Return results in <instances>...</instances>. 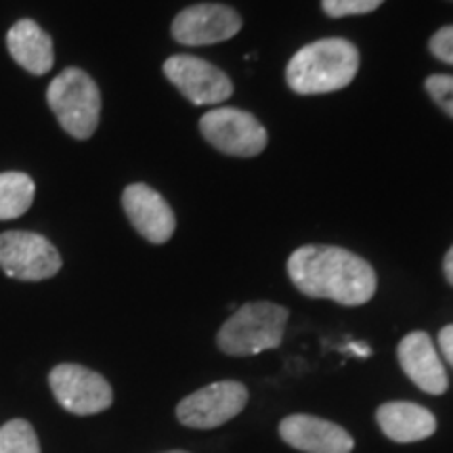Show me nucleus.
Instances as JSON below:
<instances>
[{"label": "nucleus", "instance_id": "1", "mask_svg": "<svg viewBox=\"0 0 453 453\" xmlns=\"http://www.w3.org/2000/svg\"><path fill=\"white\" fill-rule=\"evenodd\" d=\"M288 275L309 298H326L344 307L370 303L378 277L367 260L338 246H300L288 258Z\"/></svg>", "mask_w": 453, "mask_h": 453}, {"label": "nucleus", "instance_id": "2", "mask_svg": "<svg viewBox=\"0 0 453 453\" xmlns=\"http://www.w3.org/2000/svg\"><path fill=\"white\" fill-rule=\"evenodd\" d=\"M359 72V50L344 38L311 42L292 57L286 81L298 95H326L349 87Z\"/></svg>", "mask_w": 453, "mask_h": 453}, {"label": "nucleus", "instance_id": "3", "mask_svg": "<svg viewBox=\"0 0 453 453\" xmlns=\"http://www.w3.org/2000/svg\"><path fill=\"white\" fill-rule=\"evenodd\" d=\"M288 317V309L275 303L243 304L219 330V349L231 357H250L277 349L283 340Z\"/></svg>", "mask_w": 453, "mask_h": 453}, {"label": "nucleus", "instance_id": "4", "mask_svg": "<svg viewBox=\"0 0 453 453\" xmlns=\"http://www.w3.org/2000/svg\"><path fill=\"white\" fill-rule=\"evenodd\" d=\"M47 101L57 122L73 139H90L99 127L101 93L97 82L78 67H67L49 84Z\"/></svg>", "mask_w": 453, "mask_h": 453}, {"label": "nucleus", "instance_id": "5", "mask_svg": "<svg viewBox=\"0 0 453 453\" xmlns=\"http://www.w3.org/2000/svg\"><path fill=\"white\" fill-rule=\"evenodd\" d=\"M202 137L220 154L254 157L267 147V130L252 113L235 107H219L206 111L200 120Z\"/></svg>", "mask_w": 453, "mask_h": 453}, {"label": "nucleus", "instance_id": "6", "mask_svg": "<svg viewBox=\"0 0 453 453\" xmlns=\"http://www.w3.org/2000/svg\"><path fill=\"white\" fill-rule=\"evenodd\" d=\"M0 269L19 281H42L59 273L61 257L44 235L30 231L0 234Z\"/></svg>", "mask_w": 453, "mask_h": 453}, {"label": "nucleus", "instance_id": "7", "mask_svg": "<svg viewBox=\"0 0 453 453\" xmlns=\"http://www.w3.org/2000/svg\"><path fill=\"white\" fill-rule=\"evenodd\" d=\"M49 384L57 403L73 416H95L113 401L110 382L97 372L78 364H61L49 373Z\"/></svg>", "mask_w": 453, "mask_h": 453}, {"label": "nucleus", "instance_id": "8", "mask_svg": "<svg viewBox=\"0 0 453 453\" xmlns=\"http://www.w3.org/2000/svg\"><path fill=\"white\" fill-rule=\"evenodd\" d=\"M246 403L248 390L242 382H214L185 396L177 407V418L183 426L211 430L234 420Z\"/></svg>", "mask_w": 453, "mask_h": 453}, {"label": "nucleus", "instance_id": "9", "mask_svg": "<svg viewBox=\"0 0 453 453\" xmlns=\"http://www.w3.org/2000/svg\"><path fill=\"white\" fill-rule=\"evenodd\" d=\"M164 76L196 105H219L234 95L229 76L194 55H173L164 61Z\"/></svg>", "mask_w": 453, "mask_h": 453}, {"label": "nucleus", "instance_id": "10", "mask_svg": "<svg viewBox=\"0 0 453 453\" xmlns=\"http://www.w3.org/2000/svg\"><path fill=\"white\" fill-rule=\"evenodd\" d=\"M240 30L242 17L237 11L214 3L187 7L173 21V38L187 47H206L229 41Z\"/></svg>", "mask_w": 453, "mask_h": 453}, {"label": "nucleus", "instance_id": "11", "mask_svg": "<svg viewBox=\"0 0 453 453\" xmlns=\"http://www.w3.org/2000/svg\"><path fill=\"white\" fill-rule=\"evenodd\" d=\"M124 212L130 225L151 243H166L174 235L177 229V219H174L173 208L168 202L151 189L150 185L134 183L128 185L122 194Z\"/></svg>", "mask_w": 453, "mask_h": 453}, {"label": "nucleus", "instance_id": "12", "mask_svg": "<svg viewBox=\"0 0 453 453\" xmlns=\"http://www.w3.org/2000/svg\"><path fill=\"white\" fill-rule=\"evenodd\" d=\"M280 434L288 445L304 453H350L355 447L353 437L342 426L307 413L283 418Z\"/></svg>", "mask_w": 453, "mask_h": 453}, {"label": "nucleus", "instance_id": "13", "mask_svg": "<svg viewBox=\"0 0 453 453\" xmlns=\"http://www.w3.org/2000/svg\"><path fill=\"white\" fill-rule=\"evenodd\" d=\"M399 364L407 378L428 395H443L449 380L441 357L426 332H411L399 342L396 349Z\"/></svg>", "mask_w": 453, "mask_h": 453}, {"label": "nucleus", "instance_id": "14", "mask_svg": "<svg viewBox=\"0 0 453 453\" xmlns=\"http://www.w3.org/2000/svg\"><path fill=\"white\" fill-rule=\"evenodd\" d=\"M376 420L382 433L395 443H416L433 437L437 430L433 411L410 401H395L378 407Z\"/></svg>", "mask_w": 453, "mask_h": 453}, {"label": "nucleus", "instance_id": "15", "mask_svg": "<svg viewBox=\"0 0 453 453\" xmlns=\"http://www.w3.org/2000/svg\"><path fill=\"white\" fill-rule=\"evenodd\" d=\"M7 49L17 65L34 76H44L55 64L53 41L36 21L21 19L7 34Z\"/></svg>", "mask_w": 453, "mask_h": 453}, {"label": "nucleus", "instance_id": "16", "mask_svg": "<svg viewBox=\"0 0 453 453\" xmlns=\"http://www.w3.org/2000/svg\"><path fill=\"white\" fill-rule=\"evenodd\" d=\"M36 185L26 173L0 174V220H11L30 211Z\"/></svg>", "mask_w": 453, "mask_h": 453}, {"label": "nucleus", "instance_id": "17", "mask_svg": "<svg viewBox=\"0 0 453 453\" xmlns=\"http://www.w3.org/2000/svg\"><path fill=\"white\" fill-rule=\"evenodd\" d=\"M0 453H41L38 434L30 422L11 420L0 428Z\"/></svg>", "mask_w": 453, "mask_h": 453}, {"label": "nucleus", "instance_id": "18", "mask_svg": "<svg viewBox=\"0 0 453 453\" xmlns=\"http://www.w3.org/2000/svg\"><path fill=\"white\" fill-rule=\"evenodd\" d=\"M382 3L384 0H321V7L330 17H349L372 13Z\"/></svg>", "mask_w": 453, "mask_h": 453}, {"label": "nucleus", "instance_id": "19", "mask_svg": "<svg viewBox=\"0 0 453 453\" xmlns=\"http://www.w3.org/2000/svg\"><path fill=\"white\" fill-rule=\"evenodd\" d=\"M424 87H426L428 95L433 97L434 104H437L447 116L453 118V76H447V73H433V76L426 78V84H424Z\"/></svg>", "mask_w": 453, "mask_h": 453}, {"label": "nucleus", "instance_id": "20", "mask_svg": "<svg viewBox=\"0 0 453 453\" xmlns=\"http://www.w3.org/2000/svg\"><path fill=\"white\" fill-rule=\"evenodd\" d=\"M428 49L439 61L453 65V26H445L439 32H434V36L428 42Z\"/></svg>", "mask_w": 453, "mask_h": 453}, {"label": "nucleus", "instance_id": "21", "mask_svg": "<svg viewBox=\"0 0 453 453\" xmlns=\"http://www.w3.org/2000/svg\"><path fill=\"white\" fill-rule=\"evenodd\" d=\"M439 347H441V353L445 355L447 364L453 367V324L445 326L443 330L439 332Z\"/></svg>", "mask_w": 453, "mask_h": 453}, {"label": "nucleus", "instance_id": "22", "mask_svg": "<svg viewBox=\"0 0 453 453\" xmlns=\"http://www.w3.org/2000/svg\"><path fill=\"white\" fill-rule=\"evenodd\" d=\"M443 273H445V280L451 283L453 286V246L449 248V252L445 254V260H443Z\"/></svg>", "mask_w": 453, "mask_h": 453}, {"label": "nucleus", "instance_id": "23", "mask_svg": "<svg viewBox=\"0 0 453 453\" xmlns=\"http://www.w3.org/2000/svg\"><path fill=\"white\" fill-rule=\"evenodd\" d=\"M349 349L353 350L355 355H361V357H367V355H370V349H367L365 344H350Z\"/></svg>", "mask_w": 453, "mask_h": 453}, {"label": "nucleus", "instance_id": "24", "mask_svg": "<svg viewBox=\"0 0 453 453\" xmlns=\"http://www.w3.org/2000/svg\"><path fill=\"white\" fill-rule=\"evenodd\" d=\"M166 453H189V451H180V449H177V451H166Z\"/></svg>", "mask_w": 453, "mask_h": 453}, {"label": "nucleus", "instance_id": "25", "mask_svg": "<svg viewBox=\"0 0 453 453\" xmlns=\"http://www.w3.org/2000/svg\"><path fill=\"white\" fill-rule=\"evenodd\" d=\"M451 3H453V0H451Z\"/></svg>", "mask_w": 453, "mask_h": 453}]
</instances>
